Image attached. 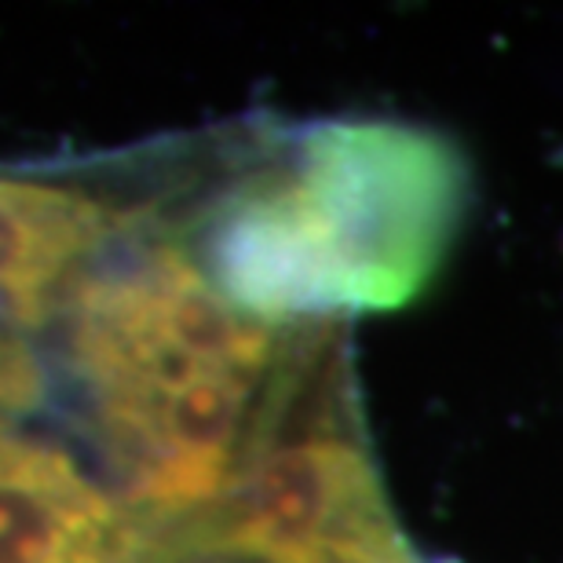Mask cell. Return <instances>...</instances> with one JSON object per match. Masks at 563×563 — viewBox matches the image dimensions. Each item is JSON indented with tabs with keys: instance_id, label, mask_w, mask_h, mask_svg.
Masks as SVG:
<instances>
[{
	"instance_id": "6da1fadb",
	"label": "cell",
	"mask_w": 563,
	"mask_h": 563,
	"mask_svg": "<svg viewBox=\"0 0 563 563\" xmlns=\"http://www.w3.org/2000/svg\"><path fill=\"white\" fill-rule=\"evenodd\" d=\"M59 314L66 374L151 560L217 505L303 325L242 314L162 220L103 256Z\"/></svg>"
},
{
	"instance_id": "7a4b0ae2",
	"label": "cell",
	"mask_w": 563,
	"mask_h": 563,
	"mask_svg": "<svg viewBox=\"0 0 563 563\" xmlns=\"http://www.w3.org/2000/svg\"><path fill=\"white\" fill-rule=\"evenodd\" d=\"M424 563L388 501L344 322L292 333L217 505L151 563Z\"/></svg>"
},
{
	"instance_id": "3957f363",
	"label": "cell",
	"mask_w": 563,
	"mask_h": 563,
	"mask_svg": "<svg viewBox=\"0 0 563 563\" xmlns=\"http://www.w3.org/2000/svg\"><path fill=\"white\" fill-rule=\"evenodd\" d=\"M261 187L311 308L347 322L428 286L457 234L468 173L435 132L341 118L267 129Z\"/></svg>"
},
{
	"instance_id": "277c9868",
	"label": "cell",
	"mask_w": 563,
	"mask_h": 563,
	"mask_svg": "<svg viewBox=\"0 0 563 563\" xmlns=\"http://www.w3.org/2000/svg\"><path fill=\"white\" fill-rule=\"evenodd\" d=\"M0 563H146V542L66 450L0 418Z\"/></svg>"
},
{
	"instance_id": "5b68a950",
	"label": "cell",
	"mask_w": 563,
	"mask_h": 563,
	"mask_svg": "<svg viewBox=\"0 0 563 563\" xmlns=\"http://www.w3.org/2000/svg\"><path fill=\"white\" fill-rule=\"evenodd\" d=\"M146 220L88 190L0 173V314L22 330L55 319L110 245Z\"/></svg>"
},
{
	"instance_id": "8992f818",
	"label": "cell",
	"mask_w": 563,
	"mask_h": 563,
	"mask_svg": "<svg viewBox=\"0 0 563 563\" xmlns=\"http://www.w3.org/2000/svg\"><path fill=\"white\" fill-rule=\"evenodd\" d=\"M11 374H15V347H11L8 333L0 330V396H4Z\"/></svg>"
},
{
	"instance_id": "52a82bcc",
	"label": "cell",
	"mask_w": 563,
	"mask_h": 563,
	"mask_svg": "<svg viewBox=\"0 0 563 563\" xmlns=\"http://www.w3.org/2000/svg\"><path fill=\"white\" fill-rule=\"evenodd\" d=\"M201 563H217V560H201Z\"/></svg>"
}]
</instances>
